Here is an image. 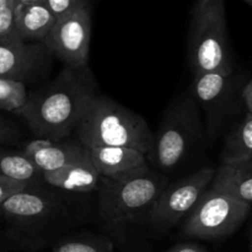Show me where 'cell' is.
<instances>
[{
    "label": "cell",
    "mask_w": 252,
    "mask_h": 252,
    "mask_svg": "<svg viewBox=\"0 0 252 252\" xmlns=\"http://www.w3.org/2000/svg\"><path fill=\"white\" fill-rule=\"evenodd\" d=\"M42 252H120L106 235L86 229L71 231Z\"/></svg>",
    "instance_id": "obj_18"
},
{
    "label": "cell",
    "mask_w": 252,
    "mask_h": 252,
    "mask_svg": "<svg viewBox=\"0 0 252 252\" xmlns=\"http://www.w3.org/2000/svg\"><path fill=\"white\" fill-rule=\"evenodd\" d=\"M101 177L91 162L74 164L53 171L42 172L44 184L62 191L79 194L96 193L100 187Z\"/></svg>",
    "instance_id": "obj_16"
},
{
    "label": "cell",
    "mask_w": 252,
    "mask_h": 252,
    "mask_svg": "<svg viewBox=\"0 0 252 252\" xmlns=\"http://www.w3.org/2000/svg\"><path fill=\"white\" fill-rule=\"evenodd\" d=\"M30 184H24V182L15 181V180L9 179L0 175V204L4 203L7 198L14 196L17 192L26 189Z\"/></svg>",
    "instance_id": "obj_24"
},
{
    "label": "cell",
    "mask_w": 252,
    "mask_h": 252,
    "mask_svg": "<svg viewBox=\"0 0 252 252\" xmlns=\"http://www.w3.org/2000/svg\"><path fill=\"white\" fill-rule=\"evenodd\" d=\"M53 59L43 43H27L16 34L0 39V78L27 88L36 85L47 76Z\"/></svg>",
    "instance_id": "obj_11"
},
{
    "label": "cell",
    "mask_w": 252,
    "mask_h": 252,
    "mask_svg": "<svg viewBox=\"0 0 252 252\" xmlns=\"http://www.w3.org/2000/svg\"><path fill=\"white\" fill-rule=\"evenodd\" d=\"M5 149H6V148H5V147H0V155H1L2 153H4Z\"/></svg>",
    "instance_id": "obj_28"
},
{
    "label": "cell",
    "mask_w": 252,
    "mask_h": 252,
    "mask_svg": "<svg viewBox=\"0 0 252 252\" xmlns=\"http://www.w3.org/2000/svg\"><path fill=\"white\" fill-rule=\"evenodd\" d=\"M20 1H39V0H20Z\"/></svg>",
    "instance_id": "obj_31"
},
{
    "label": "cell",
    "mask_w": 252,
    "mask_h": 252,
    "mask_svg": "<svg viewBox=\"0 0 252 252\" xmlns=\"http://www.w3.org/2000/svg\"><path fill=\"white\" fill-rule=\"evenodd\" d=\"M22 134L12 121L0 116V147H17L21 143Z\"/></svg>",
    "instance_id": "obj_23"
},
{
    "label": "cell",
    "mask_w": 252,
    "mask_h": 252,
    "mask_svg": "<svg viewBox=\"0 0 252 252\" xmlns=\"http://www.w3.org/2000/svg\"><path fill=\"white\" fill-rule=\"evenodd\" d=\"M153 137L144 117L101 94L90 101L73 133L88 149L126 147L145 155L152 149Z\"/></svg>",
    "instance_id": "obj_5"
},
{
    "label": "cell",
    "mask_w": 252,
    "mask_h": 252,
    "mask_svg": "<svg viewBox=\"0 0 252 252\" xmlns=\"http://www.w3.org/2000/svg\"><path fill=\"white\" fill-rule=\"evenodd\" d=\"M91 42V4L88 2L56 21L43 44L63 65H89Z\"/></svg>",
    "instance_id": "obj_10"
},
{
    "label": "cell",
    "mask_w": 252,
    "mask_h": 252,
    "mask_svg": "<svg viewBox=\"0 0 252 252\" xmlns=\"http://www.w3.org/2000/svg\"><path fill=\"white\" fill-rule=\"evenodd\" d=\"M95 194L30 184L0 204L2 244L22 252H42L71 231L95 221Z\"/></svg>",
    "instance_id": "obj_1"
},
{
    "label": "cell",
    "mask_w": 252,
    "mask_h": 252,
    "mask_svg": "<svg viewBox=\"0 0 252 252\" xmlns=\"http://www.w3.org/2000/svg\"><path fill=\"white\" fill-rule=\"evenodd\" d=\"M224 1L196 0L194 2L187 36V58L193 76L235 70Z\"/></svg>",
    "instance_id": "obj_6"
},
{
    "label": "cell",
    "mask_w": 252,
    "mask_h": 252,
    "mask_svg": "<svg viewBox=\"0 0 252 252\" xmlns=\"http://www.w3.org/2000/svg\"><path fill=\"white\" fill-rule=\"evenodd\" d=\"M251 252H252V234H251Z\"/></svg>",
    "instance_id": "obj_32"
},
{
    "label": "cell",
    "mask_w": 252,
    "mask_h": 252,
    "mask_svg": "<svg viewBox=\"0 0 252 252\" xmlns=\"http://www.w3.org/2000/svg\"><path fill=\"white\" fill-rule=\"evenodd\" d=\"M209 189L252 206V158L219 165Z\"/></svg>",
    "instance_id": "obj_15"
},
{
    "label": "cell",
    "mask_w": 252,
    "mask_h": 252,
    "mask_svg": "<svg viewBox=\"0 0 252 252\" xmlns=\"http://www.w3.org/2000/svg\"><path fill=\"white\" fill-rule=\"evenodd\" d=\"M169 177L149 164L122 176L101 177L95 221L120 252H150V216Z\"/></svg>",
    "instance_id": "obj_2"
},
{
    "label": "cell",
    "mask_w": 252,
    "mask_h": 252,
    "mask_svg": "<svg viewBox=\"0 0 252 252\" xmlns=\"http://www.w3.org/2000/svg\"><path fill=\"white\" fill-rule=\"evenodd\" d=\"M164 252H208L204 246L197 243H179Z\"/></svg>",
    "instance_id": "obj_25"
},
{
    "label": "cell",
    "mask_w": 252,
    "mask_h": 252,
    "mask_svg": "<svg viewBox=\"0 0 252 252\" xmlns=\"http://www.w3.org/2000/svg\"><path fill=\"white\" fill-rule=\"evenodd\" d=\"M214 172V167L203 166L174 184H167L150 216L149 225L153 240L169 233L186 219L211 187Z\"/></svg>",
    "instance_id": "obj_9"
},
{
    "label": "cell",
    "mask_w": 252,
    "mask_h": 252,
    "mask_svg": "<svg viewBox=\"0 0 252 252\" xmlns=\"http://www.w3.org/2000/svg\"><path fill=\"white\" fill-rule=\"evenodd\" d=\"M243 1L248 2V4H249V5H251V6H252V0H243Z\"/></svg>",
    "instance_id": "obj_29"
},
{
    "label": "cell",
    "mask_w": 252,
    "mask_h": 252,
    "mask_svg": "<svg viewBox=\"0 0 252 252\" xmlns=\"http://www.w3.org/2000/svg\"><path fill=\"white\" fill-rule=\"evenodd\" d=\"M27 100L29 88L24 83L0 78V110L17 116Z\"/></svg>",
    "instance_id": "obj_20"
},
{
    "label": "cell",
    "mask_w": 252,
    "mask_h": 252,
    "mask_svg": "<svg viewBox=\"0 0 252 252\" xmlns=\"http://www.w3.org/2000/svg\"><path fill=\"white\" fill-rule=\"evenodd\" d=\"M98 94L97 80L90 66L63 65L53 80L29 90L27 103L17 116L36 139H68Z\"/></svg>",
    "instance_id": "obj_3"
},
{
    "label": "cell",
    "mask_w": 252,
    "mask_h": 252,
    "mask_svg": "<svg viewBox=\"0 0 252 252\" xmlns=\"http://www.w3.org/2000/svg\"><path fill=\"white\" fill-rule=\"evenodd\" d=\"M91 164L102 177L122 176L148 164V158L139 150L126 147H95L89 149Z\"/></svg>",
    "instance_id": "obj_14"
},
{
    "label": "cell",
    "mask_w": 252,
    "mask_h": 252,
    "mask_svg": "<svg viewBox=\"0 0 252 252\" xmlns=\"http://www.w3.org/2000/svg\"><path fill=\"white\" fill-rule=\"evenodd\" d=\"M2 243V233H1V229H0V244Z\"/></svg>",
    "instance_id": "obj_30"
},
{
    "label": "cell",
    "mask_w": 252,
    "mask_h": 252,
    "mask_svg": "<svg viewBox=\"0 0 252 252\" xmlns=\"http://www.w3.org/2000/svg\"><path fill=\"white\" fill-rule=\"evenodd\" d=\"M10 0H0V6H1V5H4V4H6V2H9Z\"/></svg>",
    "instance_id": "obj_27"
},
{
    "label": "cell",
    "mask_w": 252,
    "mask_h": 252,
    "mask_svg": "<svg viewBox=\"0 0 252 252\" xmlns=\"http://www.w3.org/2000/svg\"><path fill=\"white\" fill-rule=\"evenodd\" d=\"M21 150L41 172L91 162L88 148L73 137L63 140L34 139L24 144Z\"/></svg>",
    "instance_id": "obj_12"
},
{
    "label": "cell",
    "mask_w": 252,
    "mask_h": 252,
    "mask_svg": "<svg viewBox=\"0 0 252 252\" xmlns=\"http://www.w3.org/2000/svg\"><path fill=\"white\" fill-rule=\"evenodd\" d=\"M0 252H6V251H0Z\"/></svg>",
    "instance_id": "obj_33"
},
{
    "label": "cell",
    "mask_w": 252,
    "mask_h": 252,
    "mask_svg": "<svg viewBox=\"0 0 252 252\" xmlns=\"http://www.w3.org/2000/svg\"><path fill=\"white\" fill-rule=\"evenodd\" d=\"M19 1L20 0H10L9 2L0 6V39L7 38L15 34V9Z\"/></svg>",
    "instance_id": "obj_22"
},
{
    "label": "cell",
    "mask_w": 252,
    "mask_h": 252,
    "mask_svg": "<svg viewBox=\"0 0 252 252\" xmlns=\"http://www.w3.org/2000/svg\"><path fill=\"white\" fill-rule=\"evenodd\" d=\"M220 164L252 158V113L244 112L224 133Z\"/></svg>",
    "instance_id": "obj_17"
},
{
    "label": "cell",
    "mask_w": 252,
    "mask_h": 252,
    "mask_svg": "<svg viewBox=\"0 0 252 252\" xmlns=\"http://www.w3.org/2000/svg\"><path fill=\"white\" fill-rule=\"evenodd\" d=\"M0 175L24 184L43 181L38 167L26 157L21 149L6 148L0 155Z\"/></svg>",
    "instance_id": "obj_19"
},
{
    "label": "cell",
    "mask_w": 252,
    "mask_h": 252,
    "mask_svg": "<svg viewBox=\"0 0 252 252\" xmlns=\"http://www.w3.org/2000/svg\"><path fill=\"white\" fill-rule=\"evenodd\" d=\"M249 81L245 73H207L196 75L189 88V95L201 111L207 140L214 142L245 112L244 86Z\"/></svg>",
    "instance_id": "obj_7"
},
{
    "label": "cell",
    "mask_w": 252,
    "mask_h": 252,
    "mask_svg": "<svg viewBox=\"0 0 252 252\" xmlns=\"http://www.w3.org/2000/svg\"><path fill=\"white\" fill-rule=\"evenodd\" d=\"M56 21L42 1H19L15 9V34L27 43H43Z\"/></svg>",
    "instance_id": "obj_13"
},
{
    "label": "cell",
    "mask_w": 252,
    "mask_h": 252,
    "mask_svg": "<svg viewBox=\"0 0 252 252\" xmlns=\"http://www.w3.org/2000/svg\"><path fill=\"white\" fill-rule=\"evenodd\" d=\"M39 1L43 2L51 14L56 17V20H58L84 6L91 0H39Z\"/></svg>",
    "instance_id": "obj_21"
},
{
    "label": "cell",
    "mask_w": 252,
    "mask_h": 252,
    "mask_svg": "<svg viewBox=\"0 0 252 252\" xmlns=\"http://www.w3.org/2000/svg\"><path fill=\"white\" fill-rule=\"evenodd\" d=\"M241 98H243V105L246 112L252 113V79H250L246 83V85L244 86Z\"/></svg>",
    "instance_id": "obj_26"
},
{
    "label": "cell",
    "mask_w": 252,
    "mask_h": 252,
    "mask_svg": "<svg viewBox=\"0 0 252 252\" xmlns=\"http://www.w3.org/2000/svg\"><path fill=\"white\" fill-rule=\"evenodd\" d=\"M206 140L201 111L186 91L167 106L153 137L148 164L167 176L187 164Z\"/></svg>",
    "instance_id": "obj_4"
},
{
    "label": "cell",
    "mask_w": 252,
    "mask_h": 252,
    "mask_svg": "<svg viewBox=\"0 0 252 252\" xmlns=\"http://www.w3.org/2000/svg\"><path fill=\"white\" fill-rule=\"evenodd\" d=\"M250 209L234 197L208 189L181 223V234L199 240L228 238L243 225Z\"/></svg>",
    "instance_id": "obj_8"
}]
</instances>
